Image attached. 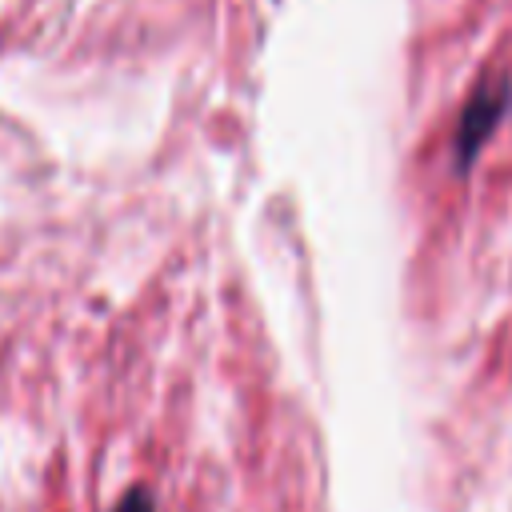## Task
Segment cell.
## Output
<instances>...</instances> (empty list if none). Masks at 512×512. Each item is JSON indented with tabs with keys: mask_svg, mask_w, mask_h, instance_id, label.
I'll use <instances>...</instances> for the list:
<instances>
[{
	"mask_svg": "<svg viewBox=\"0 0 512 512\" xmlns=\"http://www.w3.org/2000/svg\"><path fill=\"white\" fill-rule=\"evenodd\" d=\"M500 108H504V88H480V92L472 96V104H468L464 116H460V132H456V156H460V164H468V160L476 156V148H480L484 136L492 132Z\"/></svg>",
	"mask_w": 512,
	"mask_h": 512,
	"instance_id": "6da1fadb",
	"label": "cell"
},
{
	"mask_svg": "<svg viewBox=\"0 0 512 512\" xmlns=\"http://www.w3.org/2000/svg\"><path fill=\"white\" fill-rule=\"evenodd\" d=\"M116 512H152V500H148L144 492H132V496H128V500L116 508Z\"/></svg>",
	"mask_w": 512,
	"mask_h": 512,
	"instance_id": "7a4b0ae2",
	"label": "cell"
}]
</instances>
